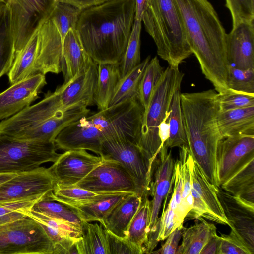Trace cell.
<instances>
[{
  "mask_svg": "<svg viewBox=\"0 0 254 254\" xmlns=\"http://www.w3.org/2000/svg\"><path fill=\"white\" fill-rule=\"evenodd\" d=\"M176 204L173 198H171L167 207L163 209L161 216L159 218L157 230L155 237V242L158 243L166 239L167 236L175 229L174 211L176 208Z\"/></svg>",
  "mask_w": 254,
  "mask_h": 254,
  "instance_id": "c3c4849f",
  "label": "cell"
},
{
  "mask_svg": "<svg viewBox=\"0 0 254 254\" xmlns=\"http://www.w3.org/2000/svg\"><path fill=\"white\" fill-rule=\"evenodd\" d=\"M164 70L156 56L150 59L146 66L138 91V100L144 110L146 109L153 91L161 79Z\"/></svg>",
  "mask_w": 254,
  "mask_h": 254,
  "instance_id": "f35d334b",
  "label": "cell"
},
{
  "mask_svg": "<svg viewBox=\"0 0 254 254\" xmlns=\"http://www.w3.org/2000/svg\"><path fill=\"white\" fill-rule=\"evenodd\" d=\"M202 73L217 93L228 89L225 30L208 0H174Z\"/></svg>",
  "mask_w": 254,
  "mask_h": 254,
  "instance_id": "7a4b0ae2",
  "label": "cell"
},
{
  "mask_svg": "<svg viewBox=\"0 0 254 254\" xmlns=\"http://www.w3.org/2000/svg\"><path fill=\"white\" fill-rule=\"evenodd\" d=\"M50 193L38 200L31 209L50 217L67 222L83 230L84 222L76 213L66 205L50 198Z\"/></svg>",
  "mask_w": 254,
  "mask_h": 254,
  "instance_id": "8d00e7d4",
  "label": "cell"
},
{
  "mask_svg": "<svg viewBox=\"0 0 254 254\" xmlns=\"http://www.w3.org/2000/svg\"><path fill=\"white\" fill-rule=\"evenodd\" d=\"M97 76V64L92 60L87 67L57 87L55 91L63 107L67 109L80 104H85L88 107L95 104Z\"/></svg>",
  "mask_w": 254,
  "mask_h": 254,
  "instance_id": "d6986e66",
  "label": "cell"
},
{
  "mask_svg": "<svg viewBox=\"0 0 254 254\" xmlns=\"http://www.w3.org/2000/svg\"><path fill=\"white\" fill-rule=\"evenodd\" d=\"M56 184L49 168L20 172L0 184V203L42 198L53 192Z\"/></svg>",
  "mask_w": 254,
  "mask_h": 254,
  "instance_id": "4fadbf2b",
  "label": "cell"
},
{
  "mask_svg": "<svg viewBox=\"0 0 254 254\" xmlns=\"http://www.w3.org/2000/svg\"><path fill=\"white\" fill-rule=\"evenodd\" d=\"M175 161L171 150L164 144L153 164L149 195L150 201V217L148 225V235L145 252L150 254L156 247L155 237L157 230L159 213L163 201L167 199L174 182L173 172Z\"/></svg>",
  "mask_w": 254,
  "mask_h": 254,
  "instance_id": "7c38bea8",
  "label": "cell"
},
{
  "mask_svg": "<svg viewBox=\"0 0 254 254\" xmlns=\"http://www.w3.org/2000/svg\"><path fill=\"white\" fill-rule=\"evenodd\" d=\"M82 10L66 3L58 1L50 19L56 27L63 43L65 35L71 29H76Z\"/></svg>",
  "mask_w": 254,
  "mask_h": 254,
  "instance_id": "ab89813d",
  "label": "cell"
},
{
  "mask_svg": "<svg viewBox=\"0 0 254 254\" xmlns=\"http://www.w3.org/2000/svg\"><path fill=\"white\" fill-rule=\"evenodd\" d=\"M116 193L118 192H95L75 186H62L56 184L52 193L55 197L63 200L88 201L100 199Z\"/></svg>",
  "mask_w": 254,
  "mask_h": 254,
  "instance_id": "60d3db41",
  "label": "cell"
},
{
  "mask_svg": "<svg viewBox=\"0 0 254 254\" xmlns=\"http://www.w3.org/2000/svg\"><path fill=\"white\" fill-rule=\"evenodd\" d=\"M216 100L219 111H223L254 106V94L228 89L217 93Z\"/></svg>",
  "mask_w": 254,
  "mask_h": 254,
  "instance_id": "7bdbcfd3",
  "label": "cell"
},
{
  "mask_svg": "<svg viewBox=\"0 0 254 254\" xmlns=\"http://www.w3.org/2000/svg\"><path fill=\"white\" fill-rule=\"evenodd\" d=\"M47 84L45 75L35 74L20 80L0 93V120L18 113L38 98Z\"/></svg>",
  "mask_w": 254,
  "mask_h": 254,
  "instance_id": "ac0fdd59",
  "label": "cell"
},
{
  "mask_svg": "<svg viewBox=\"0 0 254 254\" xmlns=\"http://www.w3.org/2000/svg\"><path fill=\"white\" fill-rule=\"evenodd\" d=\"M106 231L110 254H141L126 237H120Z\"/></svg>",
  "mask_w": 254,
  "mask_h": 254,
  "instance_id": "681fc988",
  "label": "cell"
},
{
  "mask_svg": "<svg viewBox=\"0 0 254 254\" xmlns=\"http://www.w3.org/2000/svg\"><path fill=\"white\" fill-rule=\"evenodd\" d=\"M19 173H0V184L15 176Z\"/></svg>",
  "mask_w": 254,
  "mask_h": 254,
  "instance_id": "9f6ffc18",
  "label": "cell"
},
{
  "mask_svg": "<svg viewBox=\"0 0 254 254\" xmlns=\"http://www.w3.org/2000/svg\"><path fill=\"white\" fill-rule=\"evenodd\" d=\"M55 142L19 140L0 134V173H20L55 162L60 154Z\"/></svg>",
  "mask_w": 254,
  "mask_h": 254,
  "instance_id": "52a82bcc",
  "label": "cell"
},
{
  "mask_svg": "<svg viewBox=\"0 0 254 254\" xmlns=\"http://www.w3.org/2000/svg\"><path fill=\"white\" fill-rule=\"evenodd\" d=\"M148 195L142 197L140 205L128 228L126 238L141 253H145L150 217V200Z\"/></svg>",
  "mask_w": 254,
  "mask_h": 254,
  "instance_id": "836d02e7",
  "label": "cell"
},
{
  "mask_svg": "<svg viewBox=\"0 0 254 254\" xmlns=\"http://www.w3.org/2000/svg\"><path fill=\"white\" fill-rule=\"evenodd\" d=\"M25 214L35 220L40 224L46 225L59 230L67 236L75 238L81 237L83 230L67 222L53 218L37 212L31 208L24 211Z\"/></svg>",
  "mask_w": 254,
  "mask_h": 254,
  "instance_id": "ee69618b",
  "label": "cell"
},
{
  "mask_svg": "<svg viewBox=\"0 0 254 254\" xmlns=\"http://www.w3.org/2000/svg\"><path fill=\"white\" fill-rule=\"evenodd\" d=\"M179 148V158L178 160L182 180V192L181 203L174 212L175 229L183 227L187 214L193 206L191 189L194 160L187 146H184Z\"/></svg>",
  "mask_w": 254,
  "mask_h": 254,
  "instance_id": "83f0119b",
  "label": "cell"
},
{
  "mask_svg": "<svg viewBox=\"0 0 254 254\" xmlns=\"http://www.w3.org/2000/svg\"><path fill=\"white\" fill-rule=\"evenodd\" d=\"M142 22L168 65L179 67L192 54L174 0H147Z\"/></svg>",
  "mask_w": 254,
  "mask_h": 254,
  "instance_id": "5b68a950",
  "label": "cell"
},
{
  "mask_svg": "<svg viewBox=\"0 0 254 254\" xmlns=\"http://www.w3.org/2000/svg\"><path fill=\"white\" fill-rule=\"evenodd\" d=\"M134 19L142 22V18L146 7L147 0H134Z\"/></svg>",
  "mask_w": 254,
  "mask_h": 254,
  "instance_id": "11a10c76",
  "label": "cell"
},
{
  "mask_svg": "<svg viewBox=\"0 0 254 254\" xmlns=\"http://www.w3.org/2000/svg\"><path fill=\"white\" fill-rule=\"evenodd\" d=\"M180 88L175 92L171 103L168 117L169 137L164 144L169 148L187 146L180 101Z\"/></svg>",
  "mask_w": 254,
  "mask_h": 254,
  "instance_id": "d590c367",
  "label": "cell"
},
{
  "mask_svg": "<svg viewBox=\"0 0 254 254\" xmlns=\"http://www.w3.org/2000/svg\"><path fill=\"white\" fill-rule=\"evenodd\" d=\"M62 70L65 83L92 61L85 51L76 29H71L63 43Z\"/></svg>",
  "mask_w": 254,
  "mask_h": 254,
  "instance_id": "cb8c5ba5",
  "label": "cell"
},
{
  "mask_svg": "<svg viewBox=\"0 0 254 254\" xmlns=\"http://www.w3.org/2000/svg\"><path fill=\"white\" fill-rule=\"evenodd\" d=\"M58 1L71 4L82 10L104 2V0H58Z\"/></svg>",
  "mask_w": 254,
  "mask_h": 254,
  "instance_id": "f5cc1de1",
  "label": "cell"
},
{
  "mask_svg": "<svg viewBox=\"0 0 254 254\" xmlns=\"http://www.w3.org/2000/svg\"><path fill=\"white\" fill-rule=\"evenodd\" d=\"M73 186L95 192L136 193L134 183L121 164L104 158L100 165Z\"/></svg>",
  "mask_w": 254,
  "mask_h": 254,
  "instance_id": "2e32d148",
  "label": "cell"
},
{
  "mask_svg": "<svg viewBox=\"0 0 254 254\" xmlns=\"http://www.w3.org/2000/svg\"><path fill=\"white\" fill-rule=\"evenodd\" d=\"M108 0H104V1H108Z\"/></svg>",
  "mask_w": 254,
  "mask_h": 254,
  "instance_id": "6f0895ef",
  "label": "cell"
},
{
  "mask_svg": "<svg viewBox=\"0 0 254 254\" xmlns=\"http://www.w3.org/2000/svg\"><path fill=\"white\" fill-rule=\"evenodd\" d=\"M217 93L214 89L181 93L180 101L188 149L209 181L219 187L216 157L223 137L217 123Z\"/></svg>",
  "mask_w": 254,
  "mask_h": 254,
  "instance_id": "277c9868",
  "label": "cell"
},
{
  "mask_svg": "<svg viewBox=\"0 0 254 254\" xmlns=\"http://www.w3.org/2000/svg\"><path fill=\"white\" fill-rule=\"evenodd\" d=\"M228 65L241 69H254V22H241L232 28L226 38Z\"/></svg>",
  "mask_w": 254,
  "mask_h": 254,
  "instance_id": "44dd1931",
  "label": "cell"
},
{
  "mask_svg": "<svg viewBox=\"0 0 254 254\" xmlns=\"http://www.w3.org/2000/svg\"><path fill=\"white\" fill-rule=\"evenodd\" d=\"M218 187L208 179L198 164L194 161L191 192L193 206L185 218L206 219L216 223L228 222L218 196Z\"/></svg>",
  "mask_w": 254,
  "mask_h": 254,
  "instance_id": "5bb4252c",
  "label": "cell"
},
{
  "mask_svg": "<svg viewBox=\"0 0 254 254\" xmlns=\"http://www.w3.org/2000/svg\"><path fill=\"white\" fill-rule=\"evenodd\" d=\"M229 10L232 27L241 22H254V0H225Z\"/></svg>",
  "mask_w": 254,
  "mask_h": 254,
  "instance_id": "bcb514c9",
  "label": "cell"
},
{
  "mask_svg": "<svg viewBox=\"0 0 254 254\" xmlns=\"http://www.w3.org/2000/svg\"><path fill=\"white\" fill-rule=\"evenodd\" d=\"M39 28L36 30L24 47L15 54L13 64L7 73L10 84H13L30 75L37 74L36 63L38 53Z\"/></svg>",
  "mask_w": 254,
  "mask_h": 254,
  "instance_id": "f1b7e54d",
  "label": "cell"
},
{
  "mask_svg": "<svg viewBox=\"0 0 254 254\" xmlns=\"http://www.w3.org/2000/svg\"><path fill=\"white\" fill-rule=\"evenodd\" d=\"M104 161L101 156L89 153L86 150L65 151L60 154L49 168L56 184L73 186L79 182Z\"/></svg>",
  "mask_w": 254,
  "mask_h": 254,
  "instance_id": "e0dca14e",
  "label": "cell"
},
{
  "mask_svg": "<svg viewBox=\"0 0 254 254\" xmlns=\"http://www.w3.org/2000/svg\"><path fill=\"white\" fill-rule=\"evenodd\" d=\"M42 198L0 203V225L27 216L24 211Z\"/></svg>",
  "mask_w": 254,
  "mask_h": 254,
  "instance_id": "f6af8a7d",
  "label": "cell"
},
{
  "mask_svg": "<svg viewBox=\"0 0 254 254\" xmlns=\"http://www.w3.org/2000/svg\"><path fill=\"white\" fill-rule=\"evenodd\" d=\"M63 46L60 35L50 17L40 25L36 73L59 74L62 70Z\"/></svg>",
  "mask_w": 254,
  "mask_h": 254,
  "instance_id": "ffe728a7",
  "label": "cell"
},
{
  "mask_svg": "<svg viewBox=\"0 0 254 254\" xmlns=\"http://www.w3.org/2000/svg\"><path fill=\"white\" fill-rule=\"evenodd\" d=\"M150 59V56H147L138 65L120 78L116 87L109 106L138 97L140 81Z\"/></svg>",
  "mask_w": 254,
  "mask_h": 254,
  "instance_id": "e575fe53",
  "label": "cell"
},
{
  "mask_svg": "<svg viewBox=\"0 0 254 254\" xmlns=\"http://www.w3.org/2000/svg\"><path fill=\"white\" fill-rule=\"evenodd\" d=\"M168 116L161 123L159 127V136L161 141V146H163L169 137V128Z\"/></svg>",
  "mask_w": 254,
  "mask_h": 254,
  "instance_id": "db71d44e",
  "label": "cell"
},
{
  "mask_svg": "<svg viewBox=\"0 0 254 254\" xmlns=\"http://www.w3.org/2000/svg\"><path fill=\"white\" fill-rule=\"evenodd\" d=\"M134 15V0H110L82 10L76 30L85 51L94 62H120Z\"/></svg>",
  "mask_w": 254,
  "mask_h": 254,
  "instance_id": "3957f363",
  "label": "cell"
},
{
  "mask_svg": "<svg viewBox=\"0 0 254 254\" xmlns=\"http://www.w3.org/2000/svg\"><path fill=\"white\" fill-rule=\"evenodd\" d=\"M58 0H8L15 54L26 45L43 22L50 18Z\"/></svg>",
  "mask_w": 254,
  "mask_h": 254,
  "instance_id": "8fae6325",
  "label": "cell"
},
{
  "mask_svg": "<svg viewBox=\"0 0 254 254\" xmlns=\"http://www.w3.org/2000/svg\"><path fill=\"white\" fill-rule=\"evenodd\" d=\"M227 85L228 89L254 94V69H241L228 65Z\"/></svg>",
  "mask_w": 254,
  "mask_h": 254,
  "instance_id": "b9f144b4",
  "label": "cell"
},
{
  "mask_svg": "<svg viewBox=\"0 0 254 254\" xmlns=\"http://www.w3.org/2000/svg\"><path fill=\"white\" fill-rule=\"evenodd\" d=\"M217 120L223 138L239 135H254V106L218 111Z\"/></svg>",
  "mask_w": 254,
  "mask_h": 254,
  "instance_id": "d4e9b609",
  "label": "cell"
},
{
  "mask_svg": "<svg viewBox=\"0 0 254 254\" xmlns=\"http://www.w3.org/2000/svg\"><path fill=\"white\" fill-rule=\"evenodd\" d=\"M141 201V196L135 193H130L114 208L101 224L106 230L115 235L126 237L129 225Z\"/></svg>",
  "mask_w": 254,
  "mask_h": 254,
  "instance_id": "4316f807",
  "label": "cell"
},
{
  "mask_svg": "<svg viewBox=\"0 0 254 254\" xmlns=\"http://www.w3.org/2000/svg\"><path fill=\"white\" fill-rule=\"evenodd\" d=\"M83 231L76 242L78 254H110L107 231L101 223L84 222Z\"/></svg>",
  "mask_w": 254,
  "mask_h": 254,
  "instance_id": "d6a6232c",
  "label": "cell"
},
{
  "mask_svg": "<svg viewBox=\"0 0 254 254\" xmlns=\"http://www.w3.org/2000/svg\"><path fill=\"white\" fill-rule=\"evenodd\" d=\"M67 109L63 107L55 91H48L39 102L25 108L9 118L1 120L0 134L28 140L31 134L46 120L58 112Z\"/></svg>",
  "mask_w": 254,
  "mask_h": 254,
  "instance_id": "30bf717a",
  "label": "cell"
},
{
  "mask_svg": "<svg viewBox=\"0 0 254 254\" xmlns=\"http://www.w3.org/2000/svg\"><path fill=\"white\" fill-rule=\"evenodd\" d=\"M254 159V135H239L223 138L216 157L219 186Z\"/></svg>",
  "mask_w": 254,
  "mask_h": 254,
  "instance_id": "9a60e30c",
  "label": "cell"
},
{
  "mask_svg": "<svg viewBox=\"0 0 254 254\" xmlns=\"http://www.w3.org/2000/svg\"><path fill=\"white\" fill-rule=\"evenodd\" d=\"M182 228L178 227L175 229L167 236L166 241L161 248L156 251H153L150 254H176L182 237Z\"/></svg>",
  "mask_w": 254,
  "mask_h": 254,
  "instance_id": "f907efd6",
  "label": "cell"
},
{
  "mask_svg": "<svg viewBox=\"0 0 254 254\" xmlns=\"http://www.w3.org/2000/svg\"><path fill=\"white\" fill-rule=\"evenodd\" d=\"M100 156L121 164L132 178L137 195L141 197L149 195L154 162L145 155L136 143L127 140L105 141Z\"/></svg>",
  "mask_w": 254,
  "mask_h": 254,
  "instance_id": "9c48e42d",
  "label": "cell"
},
{
  "mask_svg": "<svg viewBox=\"0 0 254 254\" xmlns=\"http://www.w3.org/2000/svg\"><path fill=\"white\" fill-rule=\"evenodd\" d=\"M97 69L94 101L99 111L109 107L121 76L118 63H99Z\"/></svg>",
  "mask_w": 254,
  "mask_h": 254,
  "instance_id": "f546056e",
  "label": "cell"
},
{
  "mask_svg": "<svg viewBox=\"0 0 254 254\" xmlns=\"http://www.w3.org/2000/svg\"><path fill=\"white\" fill-rule=\"evenodd\" d=\"M15 56L14 38L9 8L0 3V78L10 70Z\"/></svg>",
  "mask_w": 254,
  "mask_h": 254,
  "instance_id": "1f68e13d",
  "label": "cell"
},
{
  "mask_svg": "<svg viewBox=\"0 0 254 254\" xmlns=\"http://www.w3.org/2000/svg\"><path fill=\"white\" fill-rule=\"evenodd\" d=\"M220 187L231 194L238 202L254 210V159Z\"/></svg>",
  "mask_w": 254,
  "mask_h": 254,
  "instance_id": "484cf974",
  "label": "cell"
},
{
  "mask_svg": "<svg viewBox=\"0 0 254 254\" xmlns=\"http://www.w3.org/2000/svg\"><path fill=\"white\" fill-rule=\"evenodd\" d=\"M218 196L231 229L235 231L254 253V210L238 202L218 187Z\"/></svg>",
  "mask_w": 254,
  "mask_h": 254,
  "instance_id": "7402d4cb",
  "label": "cell"
},
{
  "mask_svg": "<svg viewBox=\"0 0 254 254\" xmlns=\"http://www.w3.org/2000/svg\"><path fill=\"white\" fill-rule=\"evenodd\" d=\"M219 236L217 233L212 235L203 247L200 254H218Z\"/></svg>",
  "mask_w": 254,
  "mask_h": 254,
  "instance_id": "816d5d0a",
  "label": "cell"
},
{
  "mask_svg": "<svg viewBox=\"0 0 254 254\" xmlns=\"http://www.w3.org/2000/svg\"><path fill=\"white\" fill-rule=\"evenodd\" d=\"M141 27L142 22L134 19L125 53L119 63L121 78L126 75L141 63Z\"/></svg>",
  "mask_w": 254,
  "mask_h": 254,
  "instance_id": "74e56055",
  "label": "cell"
},
{
  "mask_svg": "<svg viewBox=\"0 0 254 254\" xmlns=\"http://www.w3.org/2000/svg\"><path fill=\"white\" fill-rule=\"evenodd\" d=\"M218 254H254L244 240L234 230L228 234H221Z\"/></svg>",
  "mask_w": 254,
  "mask_h": 254,
  "instance_id": "7dc6e473",
  "label": "cell"
},
{
  "mask_svg": "<svg viewBox=\"0 0 254 254\" xmlns=\"http://www.w3.org/2000/svg\"><path fill=\"white\" fill-rule=\"evenodd\" d=\"M51 192V199L62 202L73 210L83 222L98 221L102 223L114 208L128 195L133 192H121L94 200L73 201L55 197Z\"/></svg>",
  "mask_w": 254,
  "mask_h": 254,
  "instance_id": "603a6c76",
  "label": "cell"
},
{
  "mask_svg": "<svg viewBox=\"0 0 254 254\" xmlns=\"http://www.w3.org/2000/svg\"><path fill=\"white\" fill-rule=\"evenodd\" d=\"M200 222L188 228H182L181 244L176 254H200L201 250L210 237L216 234L215 225L204 219H198Z\"/></svg>",
  "mask_w": 254,
  "mask_h": 254,
  "instance_id": "4dcf8cb0",
  "label": "cell"
},
{
  "mask_svg": "<svg viewBox=\"0 0 254 254\" xmlns=\"http://www.w3.org/2000/svg\"><path fill=\"white\" fill-rule=\"evenodd\" d=\"M184 75L179 67L168 65L164 70L144 111L137 145L145 155L153 162L161 148L158 134L159 125L170 114L173 96L175 91L181 88Z\"/></svg>",
  "mask_w": 254,
  "mask_h": 254,
  "instance_id": "8992f818",
  "label": "cell"
},
{
  "mask_svg": "<svg viewBox=\"0 0 254 254\" xmlns=\"http://www.w3.org/2000/svg\"><path fill=\"white\" fill-rule=\"evenodd\" d=\"M144 109L135 97L84 116L63 129L55 139L58 149H84L99 156L107 140H127L137 144Z\"/></svg>",
  "mask_w": 254,
  "mask_h": 254,
  "instance_id": "6da1fadb",
  "label": "cell"
},
{
  "mask_svg": "<svg viewBox=\"0 0 254 254\" xmlns=\"http://www.w3.org/2000/svg\"><path fill=\"white\" fill-rule=\"evenodd\" d=\"M54 251L44 229L30 217L0 225V254H54Z\"/></svg>",
  "mask_w": 254,
  "mask_h": 254,
  "instance_id": "ba28073f",
  "label": "cell"
}]
</instances>
